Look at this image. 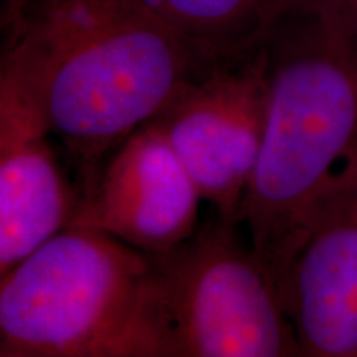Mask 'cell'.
Returning a JSON list of instances; mask_svg holds the SVG:
<instances>
[{
	"mask_svg": "<svg viewBox=\"0 0 357 357\" xmlns=\"http://www.w3.org/2000/svg\"><path fill=\"white\" fill-rule=\"evenodd\" d=\"M200 200L166 132L149 119L105 159L66 227L100 230L144 253H160L197 230Z\"/></svg>",
	"mask_w": 357,
	"mask_h": 357,
	"instance_id": "cell-6",
	"label": "cell"
},
{
	"mask_svg": "<svg viewBox=\"0 0 357 357\" xmlns=\"http://www.w3.org/2000/svg\"><path fill=\"white\" fill-rule=\"evenodd\" d=\"M149 258L105 231L65 227L0 281L2 357H151Z\"/></svg>",
	"mask_w": 357,
	"mask_h": 357,
	"instance_id": "cell-3",
	"label": "cell"
},
{
	"mask_svg": "<svg viewBox=\"0 0 357 357\" xmlns=\"http://www.w3.org/2000/svg\"><path fill=\"white\" fill-rule=\"evenodd\" d=\"M263 48L266 123L242 222L280 291L310 236L357 197V20L303 3Z\"/></svg>",
	"mask_w": 357,
	"mask_h": 357,
	"instance_id": "cell-2",
	"label": "cell"
},
{
	"mask_svg": "<svg viewBox=\"0 0 357 357\" xmlns=\"http://www.w3.org/2000/svg\"><path fill=\"white\" fill-rule=\"evenodd\" d=\"M236 225L215 215L176 247L146 253L151 357L303 356L278 287Z\"/></svg>",
	"mask_w": 357,
	"mask_h": 357,
	"instance_id": "cell-4",
	"label": "cell"
},
{
	"mask_svg": "<svg viewBox=\"0 0 357 357\" xmlns=\"http://www.w3.org/2000/svg\"><path fill=\"white\" fill-rule=\"evenodd\" d=\"M266 53L212 68L185 83L154 121L217 215L242 223L266 123Z\"/></svg>",
	"mask_w": 357,
	"mask_h": 357,
	"instance_id": "cell-5",
	"label": "cell"
},
{
	"mask_svg": "<svg viewBox=\"0 0 357 357\" xmlns=\"http://www.w3.org/2000/svg\"><path fill=\"white\" fill-rule=\"evenodd\" d=\"M280 298L303 356L357 357V197L310 236Z\"/></svg>",
	"mask_w": 357,
	"mask_h": 357,
	"instance_id": "cell-8",
	"label": "cell"
},
{
	"mask_svg": "<svg viewBox=\"0 0 357 357\" xmlns=\"http://www.w3.org/2000/svg\"><path fill=\"white\" fill-rule=\"evenodd\" d=\"M0 32V91L60 137L79 194L134 129L215 68L144 0H3Z\"/></svg>",
	"mask_w": 357,
	"mask_h": 357,
	"instance_id": "cell-1",
	"label": "cell"
},
{
	"mask_svg": "<svg viewBox=\"0 0 357 357\" xmlns=\"http://www.w3.org/2000/svg\"><path fill=\"white\" fill-rule=\"evenodd\" d=\"M306 3L329 8V10L342 13L352 20H357V0H306Z\"/></svg>",
	"mask_w": 357,
	"mask_h": 357,
	"instance_id": "cell-10",
	"label": "cell"
},
{
	"mask_svg": "<svg viewBox=\"0 0 357 357\" xmlns=\"http://www.w3.org/2000/svg\"><path fill=\"white\" fill-rule=\"evenodd\" d=\"M48 129L20 100L0 91V276L68 225L71 190Z\"/></svg>",
	"mask_w": 357,
	"mask_h": 357,
	"instance_id": "cell-7",
	"label": "cell"
},
{
	"mask_svg": "<svg viewBox=\"0 0 357 357\" xmlns=\"http://www.w3.org/2000/svg\"><path fill=\"white\" fill-rule=\"evenodd\" d=\"M213 66L260 50L281 17L305 0H144Z\"/></svg>",
	"mask_w": 357,
	"mask_h": 357,
	"instance_id": "cell-9",
	"label": "cell"
}]
</instances>
